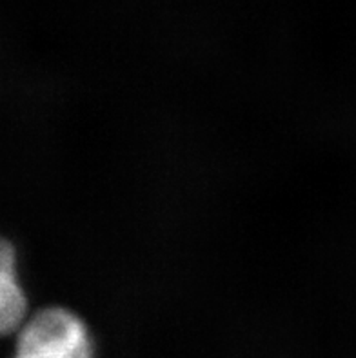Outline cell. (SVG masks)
<instances>
[{
  "mask_svg": "<svg viewBox=\"0 0 356 358\" xmlns=\"http://www.w3.org/2000/svg\"><path fill=\"white\" fill-rule=\"evenodd\" d=\"M13 358H93L86 322L66 308H44L18 327Z\"/></svg>",
  "mask_w": 356,
  "mask_h": 358,
  "instance_id": "cell-1",
  "label": "cell"
},
{
  "mask_svg": "<svg viewBox=\"0 0 356 358\" xmlns=\"http://www.w3.org/2000/svg\"><path fill=\"white\" fill-rule=\"evenodd\" d=\"M27 315V296L20 284L15 245L0 236V336L18 331Z\"/></svg>",
  "mask_w": 356,
  "mask_h": 358,
  "instance_id": "cell-2",
  "label": "cell"
}]
</instances>
